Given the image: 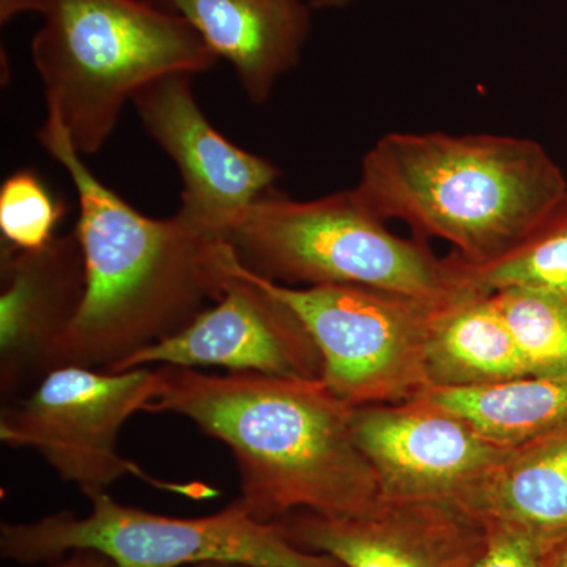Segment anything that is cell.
Wrapping results in <instances>:
<instances>
[{
	"instance_id": "cell-9",
	"label": "cell",
	"mask_w": 567,
	"mask_h": 567,
	"mask_svg": "<svg viewBox=\"0 0 567 567\" xmlns=\"http://www.w3.org/2000/svg\"><path fill=\"white\" fill-rule=\"evenodd\" d=\"M132 103L142 126L177 166L182 205L177 215L200 233L226 235L265 194L281 171L223 136L194 99L192 74L175 73L142 87Z\"/></svg>"
},
{
	"instance_id": "cell-6",
	"label": "cell",
	"mask_w": 567,
	"mask_h": 567,
	"mask_svg": "<svg viewBox=\"0 0 567 567\" xmlns=\"http://www.w3.org/2000/svg\"><path fill=\"white\" fill-rule=\"evenodd\" d=\"M85 517L70 511L0 525V554L20 565L55 561L74 550H95L115 567H183L237 563L251 567H342L328 555L301 550L276 522H260L240 498L212 516H159L121 505L104 491L89 494Z\"/></svg>"
},
{
	"instance_id": "cell-11",
	"label": "cell",
	"mask_w": 567,
	"mask_h": 567,
	"mask_svg": "<svg viewBox=\"0 0 567 567\" xmlns=\"http://www.w3.org/2000/svg\"><path fill=\"white\" fill-rule=\"evenodd\" d=\"M233 270L223 297L192 323L107 372L213 365L230 372L322 379V357L292 309L241 274L237 256Z\"/></svg>"
},
{
	"instance_id": "cell-14",
	"label": "cell",
	"mask_w": 567,
	"mask_h": 567,
	"mask_svg": "<svg viewBox=\"0 0 567 567\" xmlns=\"http://www.w3.org/2000/svg\"><path fill=\"white\" fill-rule=\"evenodd\" d=\"M199 33L233 65L249 102L270 99L276 82L300 61L311 31L309 0H148Z\"/></svg>"
},
{
	"instance_id": "cell-20",
	"label": "cell",
	"mask_w": 567,
	"mask_h": 567,
	"mask_svg": "<svg viewBox=\"0 0 567 567\" xmlns=\"http://www.w3.org/2000/svg\"><path fill=\"white\" fill-rule=\"evenodd\" d=\"M63 215L65 205L33 171H18L0 186V233L10 248H43Z\"/></svg>"
},
{
	"instance_id": "cell-22",
	"label": "cell",
	"mask_w": 567,
	"mask_h": 567,
	"mask_svg": "<svg viewBox=\"0 0 567 567\" xmlns=\"http://www.w3.org/2000/svg\"><path fill=\"white\" fill-rule=\"evenodd\" d=\"M66 555L55 559L51 567H115L110 558L95 550H74Z\"/></svg>"
},
{
	"instance_id": "cell-3",
	"label": "cell",
	"mask_w": 567,
	"mask_h": 567,
	"mask_svg": "<svg viewBox=\"0 0 567 567\" xmlns=\"http://www.w3.org/2000/svg\"><path fill=\"white\" fill-rule=\"evenodd\" d=\"M353 192L382 221H404L483 265L532 237L565 200L567 182L524 137L390 133L365 153Z\"/></svg>"
},
{
	"instance_id": "cell-10",
	"label": "cell",
	"mask_w": 567,
	"mask_h": 567,
	"mask_svg": "<svg viewBox=\"0 0 567 567\" xmlns=\"http://www.w3.org/2000/svg\"><path fill=\"white\" fill-rule=\"evenodd\" d=\"M352 432L374 468L380 499H435L468 507L513 451L415 399L354 406Z\"/></svg>"
},
{
	"instance_id": "cell-8",
	"label": "cell",
	"mask_w": 567,
	"mask_h": 567,
	"mask_svg": "<svg viewBox=\"0 0 567 567\" xmlns=\"http://www.w3.org/2000/svg\"><path fill=\"white\" fill-rule=\"evenodd\" d=\"M159 385L158 369L107 372L58 365L31 393L3 404L0 440L35 450L63 481L76 484L85 495L133 473L171 492L212 496L210 488L199 484L186 487L155 481L118 454L122 425L134 413L145 412Z\"/></svg>"
},
{
	"instance_id": "cell-5",
	"label": "cell",
	"mask_w": 567,
	"mask_h": 567,
	"mask_svg": "<svg viewBox=\"0 0 567 567\" xmlns=\"http://www.w3.org/2000/svg\"><path fill=\"white\" fill-rule=\"evenodd\" d=\"M226 241L246 270L286 286H361L431 300L466 290L453 254L442 259L423 238L398 237L353 189L316 200L265 194Z\"/></svg>"
},
{
	"instance_id": "cell-7",
	"label": "cell",
	"mask_w": 567,
	"mask_h": 567,
	"mask_svg": "<svg viewBox=\"0 0 567 567\" xmlns=\"http://www.w3.org/2000/svg\"><path fill=\"white\" fill-rule=\"evenodd\" d=\"M238 267L292 309L322 357L324 385L349 404H401L429 386V336L457 295L431 300L361 286L292 287Z\"/></svg>"
},
{
	"instance_id": "cell-24",
	"label": "cell",
	"mask_w": 567,
	"mask_h": 567,
	"mask_svg": "<svg viewBox=\"0 0 567 567\" xmlns=\"http://www.w3.org/2000/svg\"><path fill=\"white\" fill-rule=\"evenodd\" d=\"M546 567H567V533L548 544Z\"/></svg>"
},
{
	"instance_id": "cell-25",
	"label": "cell",
	"mask_w": 567,
	"mask_h": 567,
	"mask_svg": "<svg viewBox=\"0 0 567 567\" xmlns=\"http://www.w3.org/2000/svg\"><path fill=\"white\" fill-rule=\"evenodd\" d=\"M352 2H354V0H309L312 9L319 10L346 9V7H349Z\"/></svg>"
},
{
	"instance_id": "cell-26",
	"label": "cell",
	"mask_w": 567,
	"mask_h": 567,
	"mask_svg": "<svg viewBox=\"0 0 567 567\" xmlns=\"http://www.w3.org/2000/svg\"><path fill=\"white\" fill-rule=\"evenodd\" d=\"M192 567H251V566L237 565V563L212 561V563H200V565H196V566H192Z\"/></svg>"
},
{
	"instance_id": "cell-18",
	"label": "cell",
	"mask_w": 567,
	"mask_h": 567,
	"mask_svg": "<svg viewBox=\"0 0 567 567\" xmlns=\"http://www.w3.org/2000/svg\"><path fill=\"white\" fill-rule=\"evenodd\" d=\"M462 286L470 292L527 289L567 300V196L539 229L506 256L483 265L453 252Z\"/></svg>"
},
{
	"instance_id": "cell-1",
	"label": "cell",
	"mask_w": 567,
	"mask_h": 567,
	"mask_svg": "<svg viewBox=\"0 0 567 567\" xmlns=\"http://www.w3.org/2000/svg\"><path fill=\"white\" fill-rule=\"evenodd\" d=\"M37 140L73 182L85 260L80 312L59 341L58 365L111 371L193 322L234 279V249L181 215H142L82 162L62 118L47 107Z\"/></svg>"
},
{
	"instance_id": "cell-15",
	"label": "cell",
	"mask_w": 567,
	"mask_h": 567,
	"mask_svg": "<svg viewBox=\"0 0 567 567\" xmlns=\"http://www.w3.org/2000/svg\"><path fill=\"white\" fill-rule=\"evenodd\" d=\"M468 509L555 540L567 533V421L511 451Z\"/></svg>"
},
{
	"instance_id": "cell-17",
	"label": "cell",
	"mask_w": 567,
	"mask_h": 567,
	"mask_svg": "<svg viewBox=\"0 0 567 567\" xmlns=\"http://www.w3.org/2000/svg\"><path fill=\"white\" fill-rule=\"evenodd\" d=\"M413 399L458 417L496 446L516 450L566 423L567 375H527L476 386H427Z\"/></svg>"
},
{
	"instance_id": "cell-19",
	"label": "cell",
	"mask_w": 567,
	"mask_h": 567,
	"mask_svg": "<svg viewBox=\"0 0 567 567\" xmlns=\"http://www.w3.org/2000/svg\"><path fill=\"white\" fill-rule=\"evenodd\" d=\"M529 375H567V300L546 292L507 289L492 293Z\"/></svg>"
},
{
	"instance_id": "cell-2",
	"label": "cell",
	"mask_w": 567,
	"mask_h": 567,
	"mask_svg": "<svg viewBox=\"0 0 567 567\" xmlns=\"http://www.w3.org/2000/svg\"><path fill=\"white\" fill-rule=\"evenodd\" d=\"M145 412L188 417L229 447L248 513L260 522L297 511L358 516L380 499L374 468L352 432L354 406L322 379L159 365Z\"/></svg>"
},
{
	"instance_id": "cell-13",
	"label": "cell",
	"mask_w": 567,
	"mask_h": 567,
	"mask_svg": "<svg viewBox=\"0 0 567 567\" xmlns=\"http://www.w3.org/2000/svg\"><path fill=\"white\" fill-rule=\"evenodd\" d=\"M85 260L76 233L40 249L3 248L0 391L3 404L31 393L51 369L59 341L80 312Z\"/></svg>"
},
{
	"instance_id": "cell-4",
	"label": "cell",
	"mask_w": 567,
	"mask_h": 567,
	"mask_svg": "<svg viewBox=\"0 0 567 567\" xmlns=\"http://www.w3.org/2000/svg\"><path fill=\"white\" fill-rule=\"evenodd\" d=\"M33 13L43 18L31 54L47 107L82 156L102 151L142 87L218 62L188 22L148 0H39Z\"/></svg>"
},
{
	"instance_id": "cell-16",
	"label": "cell",
	"mask_w": 567,
	"mask_h": 567,
	"mask_svg": "<svg viewBox=\"0 0 567 567\" xmlns=\"http://www.w3.org/2000/svg\"><path fill=\"white\" fill-rule=\"evenodd\" d=\"M429 386H476L529 375L492 293H458L436 317L427 350Z\"/></svg>"
},
{
	"instance_id": "cell-23",
	"label": "cell",
	"mask_w": 567,
	"mask_h": 567,
	"mask_svg": "<svg viewBox=\"0 0 567 567\" xmlns=\"http://www.w3.org/2000/svg\"><path fill=\"white\" fill-rule=\"evenodd\" d=\"M37 3L39 0H0V22L6 24L20 14L29 13V11L33 13Z\"/></svg>"
},
{
	"instance_id": "cell-12",
	"label": "cell",
	"mask_w": 567,
	"mask_h": 567,
	"mask_svg": "<svg viewBox=\"0 0 567 567\" xmlns=\"http://www.w3.org/2000/svg\"><path fill=\"white\" fill-rule=\"evenodd\" d=\"M274 522L295 547L342 567H472L487 543L486 518L435 499H379L358 516L297 511Z\"/></svg>"
},
{
	"instance_id": "cell-21",
	"label": "cell",
	"mask_w": 567,
	"mask_h": 567,
	"mask_svg": "<svg viewBox=\"0 0 567 567\" xmlns=\"http://www.w3.org/2000/svg\"><path fill=\"white\" fill-rule=\"evenodd\" d=\"M486 547L472 567H546V551L551 540L495 518H486Z\"/></svg>"
}]
</instances>
